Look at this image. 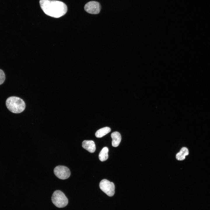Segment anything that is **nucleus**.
<instances>
[{
	"instance_id": "obj_3",
	"label": "nucleus",
	"mask_w": 210,
	"mask_h": 210,
	"mask_svg": "<svg viewBox=\"0 0 210 210\" xmlns=\"http://www.w3.org/2000/svg\"><path fill=\"white\" fill-rule=\"evenodd\" d=\"M51 200L52 203L56 207L62 208L66 206L68 203V200L61 191L56 190L53 193Z\"/></svg>"
},
{
	"instance_id": "obj_7",
	"label": "nucleus",
	"mask_w": 210,
	"mask_h": 210,
	"mask_svg": "<svg viewBox=\"0 0 210 210\" xmlns=\"http://www.w3.org/2000/svg\"><path fill=\"white\" fill-rule=\"evenodd\" d=\"M82 147L91 153L95 150L96 146L94 142L92 140H84L82 143Z\"/></svg>"
},
{
	"instance_id": "obj_5",
	"label": "nucleus",
	"mask_w": 210,
	"mask_h": 210,
	"mask_svg": "<svg viewBox=\"0 0 210 210\" xmlns=\"http://www.w3.org/2000/svg\"><path fill=\"white\" fill-rule=\"evenodd\" d=\"M54 173L58 178L62 180L68 178L71 174L69 169L63 165H58L55 167L54 169Z\"/></svg>"
},
{
	"instance_id": "obj_4",
	"label": "nucleus",
	"mask_w": 210,
	"mask_h": 210,
	"mask_svg": "<svg viewBox=\"0 0 210 210\" xmlns=\"http://www.w3.org/2000/svg\"><path fill=\"white\" fill-rule=\"evenodd\" d=\"M99 186L100 189L108 196L112 197L114 195L115 187L112 182L104 179L100 182Z\"/></svg>"
},
{
	"instance_id": "obj_11",
	"label": "nucleus",
	"mask_w": 210,
	"mask_h": 210,
	"mask_svg": "<svg viewBox=\"0 0 210 210\" xmlns=\"http://www.w3.org/2000/svg\"><path fill=\"white\" fill-rule=\"evenodd\" d=\"M108 151V149L107 147H104L102 149L99 155V159L101 161H104L107 159Z\"/></svg>"
},
{
	"instance_id": "obj_12",
	"label": "nucleus",
	"mask_w": 210,
	"mask_h": 210,
	"mask_svg": "<svg viewBox=\"0 0 210 210\" xmlns=\"http://www.w3.org/2000/svg\"><path fill=\"white\" fill-rule=\"evenodd\" d=\"M5 76L3 71L0 69V85L2 84L5 81Z\"/></svg>"
},
{
	"instance_id": "obj_10",
	"label": "nucleus",
	"mask_w": 210,
	"mask_h": 210,
	"mask_svg": "<svg viewBox=\"0 0 210 210\" xmlns=\"http://www.w3.org/2000/svg\"><path fill=\"white\" fill-rule=\"evenodd\" d=\"M188 149L186 147H183L179 152L177 154L176 156V159L178 160H183L185 159V156L188 155Z\"/></svg>"
},
{
	"instance_id": "obj_9",
	"label": "nucleus",
	"mask_w": 210,
	"mask_h": 210,
	"mask_svg": "<svg viewBox=\"0 0 210 210\" xmlns=\"http://www.w3.org/2000/svg\"><path fill=\"white\" fill-rule=\"evenodd\" d=\"M111 131V128L108 127H105L102 128L96 132L95 136L97 138H101L106 134Z\"/></svg>"
},
{
	"instance_id": "obj_8",
	"label": "nucleus",
	"mask_w": 210,
	"mask_h": 210,
	"mask_svg": "<svg viewBox=\"0 0 210 210\" xmlns=\"http://www.w3.org/2000/svg\"><path fill=\"white\" fill-rule=\"evenodd\" d=\"M111 136L112 139V146L114 147H117L119 145L121 139L120 134L118 132H115L111 134Z\"/></svg>"
},
{
	"instance_id": "obj_6",
	"label": "nucleus",
	"mask_w": 210,
	"mask_h": 210,
	"mask_svg": "<svg viewBox=\"0 0 210 210\" xmlns=\"http://www.w3.org/2000/svg\"><path fill=\"white\" fill-rule=\"evenodd\" d=\"M84 8L85 10L88 13L96 14L100 12L101 6L99 2L95 1H91L85 5Z\"/></svg>"
},
{
	"instance_id": "obj_1",
	"label": "nucleus",
	"mask_w": 210,
	"mask_h": 210,
	"mask_svg": "<svg viewBox=\"0 0 210 210\" xmlns=\"http://www.w3.org/2000/svg\"><path fill=\"white\" fill-rule=\"evenodd\" d=\"M41 7L47 15L59 18L64 15L67 10L66 4L61 1L54 0H40Z\"/></svg>"
},
{
	"instance_id": "obj_2",
	"label": "nucleus",
	"mask_w": 210,
	"mask_h": 210,
	"mask_svg": "<svg viewBox=\"0 0 210 210\" xmlns=\"http://www.w3.org/2000/svg\"><path fill=\"white\" fill-rule=\"evenodd\" d=\"M7 108L11 112L19 113L24 111L25 108V104L21 98L15 96L10 97L7 99L6 102Z\"/></svg>"
}]
</instances>
